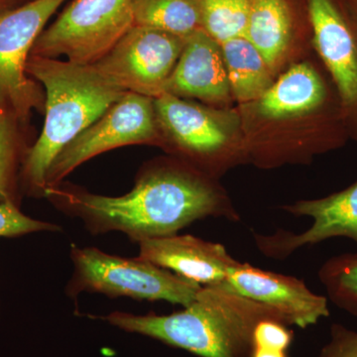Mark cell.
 <instances>
[{
	"label": "cell",
	"instance_id": "obj_1",
	"mask_svg": "<svg viewBox=\"0 0 357 357\" xmlns=\"http://www.w3.org/2000/svg\"><path fill=\"white\" fill-rule=\"evenodd\" d=\"M45 197L67 215L79 218L89 234L119 231L135 243L177 234L206 218L241 220L218 178L181 164L150 169L123 196H102L56 185L47 188Z\"/></svg>",
	"mask_w": 357,
	"mask_h": 357
},
{
	"label": "cell",
	"instance_id": "obj_2",
	"mask_svg": "<svg viewBox=\"0 0 357 357\" xmlns=\"http://www.w3.org/2000/svg\"><path fill=\"white\" fill-rule=\"evenodd\" d=\"M237 110L249 163L258 168L309 164L349 139L340 96L321 62L293 63L264 95Z\"/></svg>",
	"mask_w": 357,
	"mask_h": 357
},
{
	"label": "cell",
	"instance_id": "obj_3",
	"mask_svg": "<svg viewBox=\"0 0 357 357\" xmlns=\"http://www.w3.org/2000/svg\"><path fill=\"white\" fill-rule=\"evenodd\" d=\"M280 312L222 286H202L196 300L171 314L114 312L102 317L126 333L154 338L199 357H252L256 326Z\"/></svg>",
	"mask_w": 357,
	"mask_h": 357
},
{
	"label": "cell",
	"instance_id": "obj_4",
	"mask_svg": "<svg viewBox=\"0 0 357 357\" xmlns=\"http://www.w3.org/2000/svg\"><path fill=\"white\" fill-rule=\"evenodd\" d=\"M28 76L46 91L44 128L26 153L21 176L30 192L44 196L47 174L59 154L124 96L93 65L30 55Z\"/></svg>",
	"mask_w": 357,
	"mask_h": 357
},
{
	"label": "cell",
	"instance_id": "obj_5",
	"mask_svg": "<svg viewBox=\"0 0 357 357\" xmlns=\"http://www.w3.org/2000/svg\"><path fill=\"white\" fill-rule=\"evenodd\" d=\"M164 142H170L197 170L218 178L249 163L238 110L204 107L171 93L154 98Z\"/></svg>",
	"mask_w": 357,
	"mask_h": 357
},
{
	"label": "cell",
	"instance_id": "obj_6",
	"mask_svg": "<svg viewBox=\"0 0 357 357\" xmlns=\"http://www.w3.org/2000/svg\"><path fill=\"white\" fill-rule=\"evenodd\" d=\"M70 256L74 272L66 293L70 298L83 292L100 293L109 298L166 301L185 307L195 302L203 286L138 256L119 257L75 244Z\"/></svg>",
	"mask_w": 357,
	"mask_h": 357
},
{
	"label": "cell",
	"instance_id": "obj_7",
	"mask_svg": "<svg viewBox=\"0 0 357 357\" xmlns=\"http://www.w3.org/2000/svg\"><path fill=\"white\" fill-rule=\"evenodd\" d=\"M134 25L133 0H74L44 30L31 55L93 65Z\"/></svg>",
	"mask_w": 357,
	"mask_h": 357
},
{
	"label": "cell",
	"instance_id": "obj_8",
	"mask_svg": "<svg viewBox=\"0 0 357 357\" xmlns=\"http://www.w3.org/2000/svg\"><path fill=\"white\" fill-rule=\"evenodd\" d=\"M65 0H32L0 15V115L24 121L44 96L26 65L45 25Z\"/></svg>",
	"mask_w": 357,
	"mask_h": 357
},
{
	"label": "cell",
	"instance_id": "obj_9",
	"mask_svg": "<svg viewBox=\"0 0 357 357\" xmlns=\"http://www.w3.org/2000/svg\"><path fill=\"white\" fill-rule=\"evenodd\" d=\"M185 39L144 26L130 30L93 68L124 93L156 98L165 93Z\"/></svg>",
	"mask_w": 357,
	"mask_h": 357
},
{
	"label": "cell",
	"instance_id": "obj_10",
	"mask_svg": "<svg viewBox=\"0 0 357 357\" xmlns=\"http://www.w3.org/2000/svg\"><path fill=\"white\" fill-rule=\"evenodd\" d=\"M160 134L154 98L124 93L98 121L59 154L47 174V188L60 184L66 176L84 162L109 150L131 144L164 142Z\"/></svg>",
	"mask_w": 357,
	"mask_h": 357
},
{
	"label": "cell",
	"instance_id": "obj_11",
	"mask_svg": "<svg viewBox=\"0 0 357 357\" xmlns=\"http://www.w3.org/2000/svg\"><path fill=\"white\" fill-rule=\"evenodd\" d=\"M312 47L337 89L349 138L357 142V22L344 0H306Z\"/></svg>",
	"mask_w": 357,
	"mask_h": 357
},
{
	"label": "cell",
	"instance_id": "obj_12",
	"mask_svg": "<svg viewBox=\"0 0 357 357\" xmlns=\"http://www.w3.org/2000/svg\"><path fill=\"white\" fill-rule=\"evenodd\" d=\"M281 208L295 217L311 218L312 225L302 234L283 229L270 236L253 234L256 246L266 257L286 259L298 249L335 237L351 239L357 245V181L325 198L301 199Z\"/></svg>",
	"mask_w": 357,
	"mask_h": 357
},
{
	"label": "cell",
	"instance_id": "obj_13",
	"mask_svg": "<svg viewBox=\"0 0 357 357\" xmlns=\"http://www.w3.org/2000/svg\"><path fill=\"white\" fill-rule=\"evenodd\" d=\"M244 37L279 76L312 46L306 0H253Z\"/></svg>",
	"mask_w": 357,
	"mask_h": 357
},
{
	"label": "cell",
	"instance_id": "obj_14",
	"mask_svg": "<svg viewBox=\"0 0 357 357\" xmlns=\"http://www.w3.org/2000/svg\"><path fill=\"white\" fill-rule=\"evenodd\" d=\"M222 287L273 307L292 326L306 328L330 316L328 298L312 292L304 281L248 263L237 262Z\"/></svg>",
	"mask_w": 357,
	"mask_h": 357
},
{
	"label": "cell",
	"instance_id": "obj_15",
	"mask_svg": "<svg viewBox=\"0 0 357 357\" xmlns=\"http://www.w3.org/2000/svg\"><path fill=\"white\" fill-rule=\"evenodd\" d=\"M165 93L229 109L232 98L222 45L201 30L185 38Z\"/></svg>",
	"mask_w": 357,
	"mask_h": 357
},
{
	"label": "cell",
	"instance_id": "obj_16",
	"mask_svg": "<svg viewBox=\"0 0 357 357\" xmlns=\"http://www.w3.org/2000/svg\"><path fill=\"white\" fill-rule=\"evenodd\" d=\"M138 257L203 286H222L237 260L222 244L191 236L157 237L140 241Z\"/></svg>",
	"mask_w": 357,
	"mask_h": 357
},
{
	"label": "cell",
	"instance_id": "obj_17",
	"mask_svg": "<svg viewBox=\"0 0 357 357\" xmlns=\"http://www.w3.org/2000/svg\"><path fill=\"white\" fill-rule=\"evenodd\" d=\"M230 91L238 105L257 100L276 81V74L246 37L222 44Z\"/></svg>",
	"mask_w": 357,
	"mask_h": 357
},
{
	"label": "cell",
	"instance_id": "obj_18",
	"mask_svg": "<svg viewBox=\"0 0 357 357\" xmlns=\"http://www.w3.org/2000/svg\"><path fill=\"white\" fill-rule=\"evenodd\" d=\"M134 25L188 38L203 30L199 0H133Z\"/></svg>",
	"mask_w": 357,
	"mask_h": 357
},
{
	"label": "cell",
	"instance_id": "obj_19",
	"mask_svg": "<svg viewBox=\"0 0 357 357\" xmlns=\"http://www.w3.org/2000/svg\"><path fill=\"white\" fill-rule=\"evenodd\" d=\"M203 31L222 45L245 36L253 0H199Z\"/></svg>",
	"mask_w": 357,
	"mask_h": 357
},
{
	"label": "cell",
	"instance_id": "obj_20",
	"mask_svg": "<svg viewBox=\"0 0 357 357\" xmlns=\"http://www.w3.org/2000/svg\"><path fill=\"white\" fill-rule=\"evenodd\" d=\"M328 299L357 318V253H342L326 260L318 272Z\"/></svg>",
	"mask_w": 357,
	"mask_h": 357
},
{
	"label": "cell",
	"instance_id": "obj_21",
	"mask_svg": "<svg viewBox=\"0 0 357 357\" xmlns=\"http://www.w3.org/2000/svg\"><path fill=\"white\" fill-rule=\"evenodd\" d=\"M13 119L0 115V203L20 206L17 197L18 147L13 132Z\"/></svg>",
	"mask_w": 357,
	"mask_h": 357
},
{
	"label": "cell",
	"instance_id": "obj_22",
	"mask_svg": "<svg viewBox=\"0 0 357 357\" xmlns=\"http://www.w3.org/2000/svg\"><path fill=\"white\" fill-rule=\"evenodd\" d=\"M61 230L62 227L55 223L28 217L15 204L0 203V238H13L36 232H57Z\"/></svg>",
	"mask_w": 357,
	"mask_h": 357
},
{
	"label": "cell",
	"instance_id": "obj_23",
	"mask_svg": "<svg viewBox=\"0 0 357 357\" xmlns=\"http://www.w3.org/2000/svg\"><path fill=\"white\" fill-rule=\"evenodd\" d=\"M331 337L317 357H357V332L342 324L331 326Z\"/></svg>",
	"mask_w": 357,
	"mask_h": 357
},
{
	"label": "cell",
	"instance_id": "obj_24",
	"mask_svg": "<svg viewBox=\"0 0 357 357\" xmlns=\"http://www.w3.org/2000/svg\"><path fill=\"white\" fill-rule=\"evenodd\" d=\"M252 357H289L288 351H273V349H255Z\"/></svg>",
	"mask_w": 357,
	"mask_h": 357
},
{
	"label": "cell",
	"instance_id": "obj_25",
	"mask_svg": "<svg viewBox=\"0 0 357 357\" xmlns=\"http://www.w3.org/2000/svg\"><path fill=\"white\" fill-rule=\"evenodd\" d=\"M14 0H0V15L10 10Z\"/></svg>",
	"mask_w": 357,
	"mask_h": 357
},
{
	"label": "cell",
	"instance_id": "obj_26",
	"mask_svg": "<svg viewBox=\"0 0 357 357\" xmlns=\"http://www.w3.org/2000/svg\"><path fill=\"white\" fill-rule=\"evenodd\" d=\"M344 1L357 22V0H344Z\"/></svg>",
	"mask_w": 357,
	"mask_h": 357
}]
</instances>
